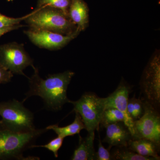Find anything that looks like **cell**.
<instances>
[{
    "label": "cell",
    "mask_w": 160,
    "mask_h": 160,
    "mask_svg": "<svg viewBox=\"0 0 160 160\" xmlns=\"http://www.w3.org/2000/svg\"><path fill=\"white\" fill-rule=\"evenodd\" d=\"M34 74L29 78V90L26 93L24 102L33 96L43 99L46 107L53 111H58L70 100L67 97V89L73 72L67 70L63 72L50 74L44 79L40 77L38 70L34 67Z\"/></svg>",
    "instance_id": "cell-1"
},
{
    "label": "cell",
    "mask_w": 160,
    "mask_h": 160,
    "mask_svg": "<svg viewBox=\"0 0 160 160\" xmlns=\"http://www.w3.org/2000/svg\"><path fill=\"white\" fill-rule=\"evenodd\" d=\"M29 28L47 30L64 35L72 34L77 26L62 10L49 6L36 9L24 20Z\"/></svg>",
    "instance_id": "cell-2"
},
{
    "label": "cell",
    "mask_w": 160,
    "mask_h": 160,
    "mask_svg": "<svg viewBox=\"0 0 160 160\" xmlns=\"http://www.w3.org/2000/svg\"><path fill=\"white\" fill-rule=\"evenodd\" d=\"M47 130L18 132L0 127V159H24L23 152L31 148L37 138Z\"/></svg>",
    "instance_id": "cell-3"
},
{
    "label": "cell",
    "mask_w": 160,
    "mask_h": 160,
    "mask_svg": "<svg viewBox=\"0 0 160 160\" xmlns=\"http://www.w3.org/2000/svg\"><path fill=\"white\" fill-rule=\"evenodd\" d=\"M23 102L17 100L0 103L1 127L18 132L34 130V116L24 106Z\"/></svg>",
    "instance_id": "cell-4"
},
{
    "label": "cell",
    "mask_w": 160,
    "mask_h": 160,
    "mask_svg": "<svg viewBox=\"0 0 160 160\" xmlns=\"http://www.w3.org/2000/svg\"><path fill=\"white\" fill-rule=\"evenodd\" d=\"M73 106V111L82 118L85 129L89 134L95 135L98 130L103 112L106 108L105 98H101L95 93L86 92L76 101H69Z\"/></svg>",
    "instance_id": "cell-5"
},
{
    "label": "cell",
    "mask_w": 160,
    "mask_h": 160,
    "mask_svg": "<svg viewBox=\"0 0 160 160\" xmlns=\"http://www.w3.org/2000/svg\"><path fill=\"white\" fill-rule=\"evenodd\" d=\"M140 89L143 101L154 106L158 110L160 106V58L154 55L144 70Z\"/></svg>",
    "instance_id": "cell-6"
},
{
    "label": "cell",
    "mask_w": 160,
    "mask_h": 160,
    "mask_svg": "<svg viewBox=\"0 0 160 160\" xmlns=\"http://www.w3.org/2000/svg\"><path fill=\"white\" fill-rule=\"evenodd\" d=\"M0 66L13 74L26 76L23 71L29 66L34 68L33 60L23 44L12 42L0 46Z\"/></svg>",
    "instance_id": "cell-7"
},
{
    "label": "cell",
    "mask_w": 160,
    "mask_h": 160,
    "mask_svg": "<svg viewBox=\"0 0 160 160\" xmlns=\"http://www.w3.org/2000/svg\"><path fill=\"white\" fill-rule=\"evenodd\" d=\"M144 112L139 119L134 121L132 138H144L160 145L159 110L144 102Z\"/></svg>",
    "instance_id": "cell-8"
},
{
    "label": "cell",
    "mask_w": 160,
    "mask_h": 160,
    "mask_svg": "<svg viewBox=\"0 0 160 160\" xmlns=\"http://www.w3.org/2000/svg\"><path fill=\"white\" fill-rule=\"evenodd\" d=\"M81 31L77 29L72 34L64 35L47 30L29 28L24 31L32 42L40 48L49 50H58L65 47L71 41L77 37Z\"/></svg>",
    "instance_id": "cell-9"
},
{
    "label": "cell",
    "mask_w": 160,
    "mask_h": 160,
    "mask_svg": "<svg viewBox=\"0 0 160 160\" xmlns=\"http://www.w3.org/2000/svg\"><path fill=\"white\" fill-rule=\"evenodd\" d=\"M130 87L122 80L117 88L109 96L105 98L106 107L116 108L124 114V123L128 127L132 134L134 135L133 121L129 116L127 111V105L130 93Z\"/></svg>",
    "instance_id": "cell-10"
},
{
    "label": "cell",
    "mask_w": 160,
    "mask_h": 160,
    "mask_svg": "<svg viewBox=\"0 0 160 160\" xmlns=\"http://www.w3.org/2000/svg\"><path fill=\"white\" fill-rule=\"evenodd\" d=\"M106 137L103 142L108 143L109 148L112 146L127 147L132 136L129 128L124 122L110 124L106 126Z\"/></svg>",
    "instance_id": "cell-11"
},
{
    "label": "cell",
    "mask_w": 160,
    "mask_h": 160,
    "mask_svg": "<svg viewBox=\"0 0 160 160\" xmlns=\"http://www.w3.org/2000/svg\"><path fill=\"white\" fill-rule=\"evenodd\" d=\"M69 16L80 31L86 29L89 23V9L84 0H71Z\"/></svg>",
    "instance_id": "cell-12"
},
{
    "label": "cell",
    "mask_w": 160,
    "mask_h": 160,
    "mask_svg": "<svg viewBox=\"0 0 160 160\" xmlns=\"http://www.w3.org/2000/svg\"><path fill=\"white\" fill-rule=\"evenodd\" d=\"M127 148L143 156L152 157L159 160L160 145L144 138H132Z\"/></svg>",
    "instance_id": "cell-13"
},
{
    "label": "cell",
    "mask_w": 160,
    "mask_h": 160,
    "mask_svg": "<svg viewBox=\"0 0 160 160\" xmlns=\"http://www.w3.org/2000/svg\"><path fill=\"white\" fill-rule=\"evenodd\" d=\"M95 135L88 134L86 137H79V142L73 152L71 160H95L96 152L94 147Z\"/></svg>",
    "instance_id": "cell-14"
},
{
    "label": "cell",
    "mask_w": 160,
    "mask_h": 160,
    "mask_svg": "<svg viewBox=\"0 0 160 160\" xmlns=\"http://www.w3.org/2000/svg\"><path fill=\"white\" fill-rule=\"evenodd\" d=\"M46 129L47 130H53L58 136L64 138L67 137L79 134L80 132L85 129V127L81 116L75 112L74 121L70 125L64 127H59L58 125H51L46 127Z\"/></svg>",
    "instance_id": "cell-15"
},
{
    "label": "cell",
    "mask_w": 160,
    "mask_h": 160,
    "mask_svg": "<svg viewBox=\"0 0 160 160\" xmlns=\"http://www.w3.org/2000/svg\"><path fill=\"white\" fill-rule=\"evenodd\" d=\"M111 155L112 160H157L152 157L143 156L132 151L127 147H117Z\"/></svg>",
    "instance_id": "cell-16"
},
{
    "label": "cell",
    "mask_w": 160,
    "mask_h": 160,
    "mask_svg": "<svg viewBox=\"0 0 160 160\" xmlns=\"http://www.w3.org/2000/svg\"><path fill=\"white\" fill-rule=\"evenodd\" d=\"M124 121L125 117L121 111L113 107H106L103 112L100 126L105 128L108 125L118 122L124 123Z\"/></svg>",
    "instance_id": "cell-17"
},
{
    "label": "cell",
    "mask_w": 160,
    "mask_h": 160,
    "mask_svg": "<svg viewBox=\"0 0 160 160\" xmlns=\"http://www.w3.org/2000/svg\"><path fill=\"white\" fill-rule=\"evenodd\" d=\"M127 111L133 122L139 119L144 114V102L141 98H137L135 97L129 98Z\"/></svg>",
    "instance_id": "cell-18"
},
{
    "label": "cell",
    "mask_w": 160,
    "mask_h": 160,
    "mask_svg": "<svg viewBox=\"0 0 160 160\" xmlns=\"http://www.w3.org/2000/svg\"><path fill=\"white\" fill-rule=\"evenodd\" d=\"M71 0H38L36 9L45 6H49L59 9L67 16Z\"/></svg>",
    "instance_id": "cell-19"
},
{
    "label": "cell",
    "mask_w": 160,
    "mask_h": 160,
    "mask_svg": "<svg viewBox=\"0 0 160 160\" xmlns=\"http://www.w3.org/2000/svg\"><path fill=\"white\" fill-rule=\"evenodd\" d=\"M64 138L58 136V137L50 141L49 143L44 145L36 146L33 145L31 146V148L37 147H42L48 149L50 151L52 152L54 157L57 158L58 157V151L62 145Z\"/></svg>",
    "instance_id": "cell-20"
},
{
    "label": "cell",
    "mask_w": 160,
    "mask_h": 160,
    "mask_svg": "<svg viewBox=\"0 0 160 160\" xmlns=\"http://www.w3.org/2000/svg\"><path fill=\"white\" fill-rule=\"evenodd\" d=\"M26 16L27 15L23 17L13 18L6 16L0 13V28L18 25L25 20Z\"/></svg>",
    "instance_id": "cell-21"
},
{
    "label": "cell",
    "mask_w": 160,
    "mask_h": 160,
    "mask_svg": "<svg viewBox=\"0 0 160 160\" xmlns=\"http://www.w3.org/2000/svg\"><path fill=\"white\" fill-rule=\"evenodd\" d=\"M95 160H112L111 155L109 152V149H106L104 147L100 138L99 139L98 149L97 152H96Z\"/></svg>",
    "instance_id": "cell-22"
},
{
    "label": "cell",
    "mask_w": 160,
    "mask_h": 160,
    "mask_svg": "<svg viewBox=\"0 0 160 160\" xmlns=\"http://www.w3.org/2000/svg\"><path fill=\"white\" fill-rule=\"evenodd\" d=\"M13 74L0 66V84H6L11 81Z\"/></svg>",
    "instance_id": "cell-23"
},
{
    "label": "cell",
    "mask_w": 160,
    "mask_h": 160,
    "mask_svg": "<svg viewBox=\"0 0 160 160\" xmlns=\"http://www.w3.org/2000/svg\"><path fill=\"white\" fill-rule=\"evenodd\" d=\"M25 25H22V24H18V25H15V26H9V27H4V28H0V37L5 34H6L7 32H9L13 31V30H17L22 28V27L25 26Z\"/></svg>",
    "instance_id": "cell-24"
},
{
    "label": "cell",
    "mask_w": 160,
    "mask_h": 160,
    "mask_svg": "<svg viewBox=\"0 0 160 160\" xmlns=\"http://www.w3.org/2000/svg\"><path fill=\"white\" fill-rule=\"evenodd\" d=\"M1 127V123H0V127Z\"/></svg>",
    "instance_id": "cell-25"
}]
</instances>
